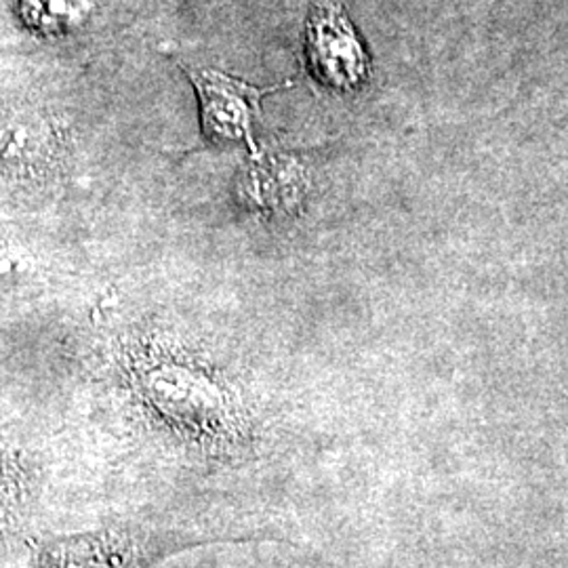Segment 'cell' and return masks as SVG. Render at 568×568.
Here are the masks:
<instances>
[{"label": "cell", "instance_id": "obj_1", "mask_svg": "<svg viewBox=\"0 0 568 568\" xmlns=\"http://www.w3.org/2000/svg\"><path fill=\"white\" fill-rule=\"evenodd\" d=\"M196 541L178 530L116 527L61 537L41 549L42 568H152L180 549L196 548Z\"/></svg>", "mask_w": 568, "mask_h": 568}, {"label": "cell", "instance_id": "obj_2", "mask_svg": "<svg viewBox=\"0 0 568 568\" xmlns=\"http://www.w3.org/2000/svg\"><path fill=\"white\" fill-rule=\"evenodd\" d=\"M187 74L199 91L206 135L213 140L244 142L255 150L253 124L260 119L262 100L265 93L281 89V84L260 89L217 70H190Z\"/></svg>", "mask_w": 568, "mask_h": 568}, {"label": "cell", "instance_id": "obj_3", "mask_svg": "<svg viewBox=\"0 0 568 568\" xmlns=\"http://www.w3.org/2000/svg\"><path fill=\"white\" fill-rule=\"evenodd\" d=\"M310 58L314 70L333 84L349 87L361 81L365 58L347 21L335 9H318L310 20Z\"/></svg>", "mask_w": 568, "mask_h": 568}, {"label": "cell", "instance_id": "obj_4", "mask_svg": "<svg viewBox=\"0 0 568 568\" xmlns=\"http://www.w3.org/2000/svg\"><path fill=\"white\" fill-rule=\"evenodd\" d=\"M30 9L41 16L42 26H49V21L68 23L81 16L82 0H28Z\"/></svg>", "mask_w": 568, "mask_h": 568}]
</instances>
